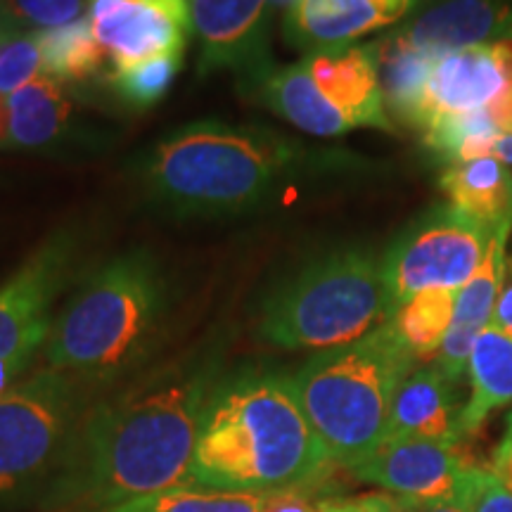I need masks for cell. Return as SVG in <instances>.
Returning a JSON list of instances; mask_svg holds the SVG:
<instances>
[{"label":"cell","instance_id":"3","mask_svg":"<svg viewBox=\"0 0 512 512\" xmlns=\"http://www.w3.org/2000/svg\"><path fill=\"white\" fill-rule=\"evenodd\" d=\"M166 306V280L150 252L114 256L83 275L53 318L46 368L83 387L119 380L155 347Z\"/></svg>","mask_w":512,"mask_h":512},{"label":"cell","instance_id":"25","mask_svg":"<svg viewBox=\"0 0 512 512\" xmlns=\"http://www.w3.org/2000/svg\"><path fill=\"white\" fill-rule=\"evenodd\" d=\"M280 496L245 494V491L211 489L202 484H183L159 494L136 498L107 512H273Z\"/></svg>","mask_w":512,"mask_h":512},{"label":"cell","instance_id":"27","mask_svg":"<svg viewBox=\"0 0 512 512\" xmlns=\"http://www.w3.org/2000/svg\"><path fill=\"white\" fill-rule=\"evenodd\" d=\"M503 133L491 121L486 107L475 112L444 117L425 131L427 145L451 164L472 162L479 157H494V147Z\"/></svg>","mask_w":512,"mask_h":512},{"label":"cell","instance_id":"30","mask_svg":"<svg viewBox=\"0 0 512 512\" xmlns=\"http://www.w3.org/2000/svg\"><path fill=\"white\" fill-rule=\"evenodd\" d=\"M24 31H43L76 22L88 10V0H3Z\"/></svg>","mask_w":512,"mask_h":512},{"label":"cell","instance_id":"22","mask_svg":"<svg viewBox=\"0 0 512 512\" xmlns=\"http://www.w3.org/2000/svg\"><path fill=\"white\" fill-rule=\"evenodd\" d=\"M472 396L460 415V430L477 432L486 415L512 401V335L489 325L477 337L467 361Z\"/></svg>","mask_w":512,"mask_h":512},{"label":"cell","instance_id":"23","mask_svg":"<svg viewBox=\"0 0 512 512\" xmlns=\"http://www.w3.org/2000/svg\"><path fill=\"white\" fill-rule=\"evenodd\" d=\"M375 53L384 107H389L401 121L415 126L427 79L437 60L411 46L403 34L382 41L380 46H375Z\"/></svg>","mask_w":512,"mask_h":512},{"label":"cell","instance_id":"38","mask_svg":"<svg viewBox=\"0 0 512 512\" xmlns=\"http://www.w3.org/2000/svg\"><path fill=\"white\" fill-rule=\"evenodd\" d=\"M494 157L501 159V162H512V138L503 136L494 147Z\"/></svg>","mask_w":512,"mask_h":512},{"label":"cell","instance_id":"37","mask_svg":"<svg viewBox=\"0 0 512 512\" xmlns=\"http://www.w3.org/2000/svg\"><path fill=\"white\" fill-rule=\"evenodd\" d=\"M19 31H24L19 24L15 22V17L10 15V10L5 8V3L0 0V46H3L5 41H10L12 36L19 34Z\"/></svg>","mask_w":512,"mask_h":512},{"label":"cell","instance_id":"8","mask_svg":"<svg viewBox=\"0 0 512 512\" xmlns=\"http://www.w3.org/2000/svg\"><path fill=\"white\" fill-rule=\"evenodd\" d=\"M494 233L456 207L434 209L415 221L382 259L394 313L420 292L460 290L482 266Z\"/></svg>","mask_w":512,"mask_h":512},{"label":"cell","instance_id":"6","mask_svg":"<svg viewBox=\"0 0 512 512\" xmlns=\"http://www.w3.org/2000/svg\"><path fill=\"white\" fill-rule=\"evenodd\" d=\"M394 316L382 261L342 249L299 268L268 294L259 332L280 349H335L370 335Z\"/></svg>","mask_w":512,"mask_h":512},{"label":"cell","instance_id":"18","mask_svg":"<svg viewBox=\"0 0 512 512\" xmlns=\"http://www.w3.org/2000/svg\"><path fill=\"white\" fill-rule=\"evenodd\" d=\"M512 29V5L505 0H444L403 31L406 41L425 55L444 57L482 46Z\"/></svg>","mask_w":512,"mask_h":512},{"label":"cell","instance_id":"31","mask_svg":"<svg viewBox=\"0 0 512 512\" xmlns=\"http://www.w3.org/2000/svg\"><path fill=\"white\" fill-rule=\"evenodd\" d=\"M460 503L467 512H512V494L491 470L470 467Z\"/></svg>","mask_w":512,"mask_h":512},{"label":"cell","instance_id":"28","mask_svg":"<svg viewBox=\"0 0 512 512\" xmlns=\"http://www.w3.org/2000/svg\"><path fill=\"white\" fill-rule=\"evenodd\" d=\"M183 53L162 55L155 60H145L133 64V67L117 69L112 74V86L121 100L128 107L136 110H147V107L157 105L164 98L166 91L174 83L178 69H181Z\"/></svg>","mask_w":512,"mask_h":512},{"label":"cell","instance_id":"15","mask_svg":"<svg viewBox=\"0 0 512 512\" xmlns=\"http://www.w3.org/2000/svg\"><path fill=\"white\" fill-rule=\"evenodd\" d=\"M510 228L512 223H505L496 230L482 266L456 292L453 323L437 354V368L453 382L463 377L477 337L489 328L491 318H494L505 283V242H508Z\"/></svg>","mask_w":512,"mask_h":512},{"label":"cell","instance_id":"2","mask_svg":"<svg viewBox=\"0 0 512 512\" xmlns=\"http://www.w3.org/2000/svg\"><path fill=\"white\" fill-rule=\"evenodd\" d=\"M332 460L306 418L292 377L247 373L216 384L192 456V484L287 496Z\"/></svg>","mask_w":512,"mask_h":512},{"label":"cell","instance_id":"26","mask_svg":"<svg viewBox=\"0 0 512 512\" xmlns=\"http://www.w3.org/2000/svg\"><path fill=\"white\" fill-rule=\"evenodd\" d=\"M458 290H427L415 294L401 304L392 318V325L401 342L411 349L415 358L439 354L448 335L456 311Z\"/></svg>","mask_w":512,"mask_h":512},{"label":"cell","instance_id":"36","mask_svg":"<svg viewBox=\"0 0 512 512\" xmlns=\"http://www.w3.org/2000/svg\"><path fill=\"white\" fill-rule=\"evenodd\" d=\"M403 512H467L460 501H441V503H415L408 505Z\"/></svg>","mask_w":512,"mask_h":512},{"label":"cell","instance_id":"34","mask_svg":"<svg viewBox=\"0 0 512 512\" xmlns=\"http://www.w3.org/2000/svg\"><path fill=\"white\" fill-rule=\"evenodd\" d=\"M505 280H508V283H503V290H501V297H498L491 325H496L498 330L512 335V259H510V273Z\"/></svg>","mask_w":512,"mask_h":512},{"label":"cell","instance_id":"4","mask_svg":"<svg viewBox=\"0 0 512 512\" xmlns=\"http://www.w3.org/2000/svg\"><path fill=\"white\" fill-rule=\"evenodd\" d=\"M294 164L297 150L278 133L202 121L147 155L143 183L150 200L174 214H242L261 207Z\"/></svg>","mask_w":512,"mask_h":512},{"label":"cell","instance_id":"24","mask_svg":"<svg viewBox=\"0 0 512 512\" xmlns=\"http://www.w3.org/2000/svg\"><path fill=\"white\" fill-rule=\"evenodd\" d=\"M36 41L41 50V74L60 83L93 79L105 67L107 50L95 36L88 17L36 31Z\"/></svg>","mask_w":512,"mask_h":512},{"label":"cell","instance_id":"40","mask_svg":"<svg viewBox=\"0 0 512 512\" xmlns=\"http://www.w3.org/2000/svg\"><path fill=\"white\" fill-rule=\"evenodd\" d=\"M505 437L512 439V415H510V420H508V434H505Z\"/></svg>","mask_w":512,"mask_h":512},{"label":"cell","instance_id":"39","mask_svg":"<svg viewBox=\"0 0 512 512\" xmlns=\"http://www.w3.org/2000/svg\"><path fill=\"white\" fill-rule=\"evenodd\" d=\"M297 3H299V0H268V5H271V8L287 10V12H290Z\"/></svg>","mask_w":512,"mask_h":512},{"label":"cell","instance_id":"13","mask_svg":"<svg viewBox=\"0 0 512 512\" xmlns=\"http://www.w3.org/2000/svg\"><path fill=\"white\" fill-rule=\"evenodd\" d=\"M491 43L448 53L434 62L415 128L427 131L434 121L482 110L505 91Z\"/></svg>","mask_w":512,"mask_h":512},{"label":"cell","instance_id":"17","mask_svg":"<svg viewBox=\"0 0 512 512\" xmlns=\"http://www.w3.org/2000/svg\"><path fill=\"white\" fill-rule=\"evenodd\" d=\"M463 408L456 382L437 366L413 370L394 396L387 422V439H427L441 444H458L463 437L460 415Z\"/></svg>","mask_w":512,"mask_h":512},{"label":"cell","instance_id":"41","mask_svg":"<svg viewBox=\"0 0 512 512\" xmlns=\"http://www.w3.org/2000/svg\"><path fill=\"white\" fill-rule=\"evenodd\" d=\"M81 512H107V510H81Z\"/></svg>","mask_w":512,"mask_h":512},{"label":"cell","instance_id":"35","mask_svg":"<svg viewBox=\"0 0 512 512\" xmlns=\"http://www.w3.org/2000/svg\"><path fill=\"white\" fill-rule=\"evenodd\" d=\"M491 472H494V475L498 477V482H501L505 489L512 494V439L510 437H505L503 444L498 446Z\"/></svg>","mask_w":512,"mask_h":512},{"label":"cell","instance_id":"5","mask_svg":"<svg viewBox=\"0 0 512 512\" xmlns=\"http://www.w3.org/2000/svg\"><path fill=\"white\" fill-rule=\"evenodd\" d=\"M415 361L387 320L356 342L318 351L297 370L294 389L332 465L351 470L382 444L394 396Z\"/></svg>","mask_w":512,"mask_h":512},{"label":"cell","instance_id":"33","mask_svg":"<svg viewBox=\"0 0 512 512\" xmlns=\"http://www.w3.org/2000/svg\"><path fill=\"white\" fill-rule=\"evenodd\" d=\"M486 112H489L491 121H494L498 131L503 136L512 138V88H505L503 93H498L494 100L486 105Z\"/></svg>","mask_w":512,"mask_h":512},{"label":"cell","instance_id":"20","mask_svg":"<svg viewBox=\"0 0 512 512\" xmlns=\"http://www.w3.org/2000/svg\"><path fill=\"white\" fill-rule=\"evenodd\" d=\"M451 207L482 226L498 230L512 223V176L498 157H479L453 164L441 176Z\"/></svg>","mask_w":512,"mask_h":512},{"label":"cell","instance_id":"9","mask_svg":"<svg viewBox=\"0 0 512 512\" xmlns=\"http://www.w3.org/2000/svg\"><path fill=\"white\" fill-rule=\"evenodd\" d=\"M72 254L74 240L55 235L0 285V392L43 351Z\"/></svg>","mask_w":512,"mask_h":512},{"label":"cell","instance_id":"19","mask_svg":"<svg viewBox=\"0 0 512 512\" xmlns=\"http://www.w3.org/2000/svg\"><path fill=\"white\" fill-rule=\"evenodd\" d=\"M261 98L275 114L311 136H342L356 128L347 114L325 98L304 62L266 74L261 79Z\"/></svg>","mask_w":512,"mask_h":512},{"label":"cell","instance_id":"14","mask_svg":"<svg viewBox=\"0 0 512 512\" xmlns=\"http://www.w3.org/2000/svg\"><path fill=\"white\" fill-rule=\"evenodd\" d=\"M304 67L325 98L347 114L351 124L392 131L377 74L375 46L316 50L306 55Z\"/></svg>","mask_w":512,"mask_h":512},{"label":"cell","instance_id":"16","mask_svg":"<svg viewBox=\"0 0 512 512\" xmlns=\"http://www.w3.org/2000/svg\"><path fill=\"white\" fill-rule=\"evenodd\" d=\"M413 0H299L287 12V38L299 48H344L368 31L387 27Z\"/></svg>","mask_w":512,"mask_h":512},{"label":"cell","instance_id":"21","mask_svg":"<svg viewBox=\"0 0 512 512\" xmlns=\"http://www.w3.org/2000/svg\"><path fill=\"white\" fill-rule=\"evenodd\" d=\"M8 102V147H48L60 140L72 119V102L62 83L38 74L34 81L5 98Z\"/></svg>","mask_w":512,"mask_h":512},{"label":"cell","instance_id":"11","mask_svg":"<svg viewBox=\"0 0 512 512\" xmlns=\"http://www.w3.org/2000/svg\"><path fill=\"white\" fill-rule=\"evenodd\" d=\"M88 19L117 69L185 50L188 0H88Z\"/></svg>","mask_w":512,"mask_h":512},{"label":"cell","instance_id":"7","mask_svg":"<svg viewBox=\"0 0 512 512\" xmlns=\"http://www.w3.org/2000/svg\"><path fill=\"white\" fill-rule=\"evenodd\" d=\"M83 413V384L53 368L0 392V510L46 498Z\"/></svg>","mask_w":512,"mask_h":512},{"label":"cell","instance_id":"10","mask_svg":"<svg viewBox=\"0 0 512 512\" xmlns=\"http://www.w3.org/2000/svg\"><path fill=\"white\" fill-rule=\"evenodd\" d=\"M456 446L427 439H387L351 472L408 505L460 501L470 467Z\"/></svg>","mask_w":512,"mask_h":512},{"label":"cell","instance_id":"32","mask_svg":"<svg viewBox=\"0 0 512 512\" xmlns=\"http://www.w3.org/2000/svg\"><path fill=\"white\" fill-rule=\"evenodd\" d=\"M406 503L384 491L358 496H330L313 503V512H403Z\"/></svg>","mask_w":512,"mask_h":512},{"label":"cell","instance_id":"29","mask_svg":"<svg viewBox=\"0 0 512 512\" xmlns=\"http://www.w3.org/2000/svg\"><path fill=\"white\" fill-rule=\"evenodd\" d=\"M41 74L36 31H19L0 46V98H8Z\"/></svg>","mask_w":512,"mask_h":512},{"label":"cell","instance_id":"1","mask_svg":"<svg viewBox=\"0 0 512 512\" xmlns=\"http://www.w3.org/2000/svg\"><path fill=\"white\" fill-rule=\"evenodd\" d=\"M221 368V349H197L86 408L43 503L107 510L192 484V456Z\"/></svg>","mask_w":512,"mask_h":512},{"label":"cell","instance_id":"12","mask_svg":"<svg viewBox=\"0 0 512 512\" xmlns=\"http://www.w3.org/2000/svg\"><path fill=\"white\" fill-rule=\"evenodd\" d=\"M200 72L264 69L268 0H188Z\"/></svg>","mask_w":512,"mask_h":512}]
</instances>
